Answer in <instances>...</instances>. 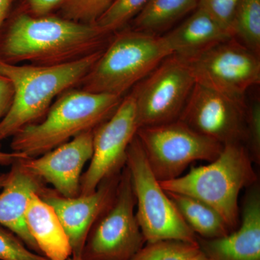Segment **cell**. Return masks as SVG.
I'll return each mask as SVG.
<instances>
[{
  "instance_id": "6da1fadb",
  "label": "cell",
  "mask_w": 260,
  "mask_h": 260,
  "mask_svg": "<svg viewBox=\"0 0 260 260\" xmlns=\"http://www.w3.org/2000/svg\"><path fill=\"white\" fill-rule=\"evenodd\" d=\"M112 37L95 24L11 10L0 28V60L10 64H66L107 47Z\"/></svg>"
},
{
  "instance_id": "484cf974",
  "label": "cell",
  "mask_w": 260,
  "mask_h": 260,
  "mask_svg": "<svg viewBox=\"0 0 260 260\" xmlns=\"http://www.w3.org/2000/svg\"><path fill=\"white\" fill-rule=\"evenodd\" d=\"M245 146L252 162L260 164V102L255 99L247 108Z\"/></svg>"
},
{
  "instance_id": "cb8c5ba5",
  "label": "cell",
  "mask_w": 260,
  "mask_h": 260,
  "mask_svg": "<svg viewBox=\"0 0 260 260\" xmlns=\"http://www.w3.org/2000/svg\"><path fill=\"white\" fill-rule=\"evenodd\" d=\"M114 0H63L59 16L79 23L94 24Z\"/></svg>"
},
{
  "instance_id": "d6a6232c",
  "label": "cell",
  "mask_w": 260,
  "mask_h": 260,
  "mask_svg": "<svg viewBox=\"0 0 260 260\" xmlns=\"http://www.w3.org/2000/svg\"><path fill=\"white\" fill-rule=\"evenodd\" d=\"M8 173H5V174L0 175V189H2L4 186L7 179H8Z\"/></svg>"
},
{
  "instance_id": "1f68e13d",
  "label": "cell",
  "mask_w": 260,
  "mask_h": 260,
  "mask_svg": "<svg viewBox=\"0 0 260 260\" xmlns=\"http://www.w3.org/2000/svg\"><path fill=\"white\" fill-rule=\"evenodd\" d=\"M188 260H210L209 258L204 253L202 252L201 250L199 252L197 253L195 255L191 256L190 259Z\"/></svg>"
},
{
  "instance_id": "4dcf8cb0",
  "label": "cell",
  "mask_w": 260,
  "mask_h": 260,
  "mask_svg": "<svg viewBox=\"0 0 260 260\" xmlns=\"http://www.w3.org/2000/svg\"><path fill=\"white\" fill-rule=\"evenodd\" d=\"M15 0H0V28L10 14Z\"/></svg>"
},
{
  "instance_id": "52a82bcc",
  "label": "cell",
  "mask_w": 260,
  "mask_h": 260,
  "mask_svg": "<svg viewBox=\"0 0 260 260\" xmlns=\"http://www.w3.org/2000/svg\"><path fill=\"white\" fill-rule=\"evenodd\" d=\"M136 200L129 171L121 170L115 195L92 225L84 244L83 260H130L145 245L135 215Z\"/></svg>"
},
{
  "instance_id": "5b68a950",
  "label": "cell",
  "mask_w": 260,
  "mask_h": 260,
  "mask_svg": "<svg viewBox=\"0 0 260 260\" xmlns=\"http://www.w3.org/2000/svg\"><path fill=\"white\" fill-rule=\"evenodd\" d=\"M173 54L162 36L133 30L116 34L82 80V90L122 97Z\"/></svg>"
},
{
  "instance_id": "7a4b0ae2",
  "label": "cell",
  "mask_w": 260,
  "mask_h": 260,
  "mask_svg": "<svg viewBox=\"0 0 260 260\" xmlns=\"http://www.w3.org/2000/svg\"><path fill=\"white\" fill-rule=\"evenodd\" d=\"M104 49L54 66L10 64L0 60V75L9 79L14 89L11 107L0 122V143L25 126L42 120L56 97L80 85Z\"/></svg>"
},
{
  "instance_id": "83f0119b",
  "label": "cell",
  "mask_w": 260,
  "mask_h": 260,
  "mask_svg": "<svg viewBox=\"0 0 260 260\" xmlns=\"http://www.w3.org/2000/svg\"><path fill=\"white\" fill-rule=\"evenodd\" d=\"M63 0H15V11L23 12L34 16L51 14L57 10Z\"/></svg>"
},
{
  "instance_id": "4316f807",
  "label": "cell",
  "mask_w": 260,
  "mask_h": 260,
  "mask_svg": "<svg viewBox=\"0 0 260 260\" xmlns=\"http://www.w3.org/2000/svg\"><path fill=\"white\" fill-rule=\"evenodd\" d=\"M238 2L239 0H199L198 8L206 12L220 26L233 36L232 22Z\"/></svg>"
},
{
  "instance_id": "7402d4cb",
  "label": "cell",
  "mask_w": 260,
  "mask_h": 260,
  "mask_svg": "<svg viewBox=\"0 0 260 260\" xmlns=\"http://www.w3.org/2000/svg\"><path fill=\"white\" fill-rule=\"evenodd\" d=\"M200 251L198 242L167 239L145 243L130 260H188Z\"/></svg>"
},
{
  "instance_id": "603a6c76",
  "label": "cell",
  "mask_w": 260,
  "mask_h": 260,
  "mask_svg": "<svg viewBox=\"0 0 260 260\" xmlns=\"http://www.w3.org/2000/svg\"><path fill=\"white\" fill-rule=\"evenodd\" d=\"M149 0H114L110 6L95 21V25L106 34L120 30L134 18Z\"/></svg>"
},
{
  "instance_id": "5bb4252c",
  "label": "cell",
  "mask_w": 260,
  "mask_h": 260,
  "mask_svg": "<svg viewBox=\"0 0 260 260\" xmlns=\"http://www.w3.org/2000/svg\"><path fill=\"white\" fill-rule=\"evenodd\" d=\"M93 131L82 133L40 156L20 160V165L51 184L59 194L78 196L83 168L93 155Z\"/></svg>"
},
{
  "instance_id": "f1b7e54d",
  "label": "cell",
  "mask_w": 260,
  "mask_h": 260,
  "mask_svg": "<svg viewBox=\"0 0 260 260\" xmlns=\"http://www.w3.org/2000/svg\"><path fill=\"white\" fill-rule=\"evenodd\" d=\"M14 96V89L9 79L0 75V122L8 114ZM1 148V144H0Z\"/></svg>"
},
{
  "instance_id": "3957f363",
  "label": "cell",
  "mask_w": 260,
  "mask_h": 260,
  "mask_svg": "<svg viewBox=\"0 0 260 260\" xmlns=\"http://www.w3.org/2000/svg\"><path fill=\"white\" fill-rule=\"evenodd\" d=\"M123 98L74 88L59 95L39 122L12 137L13 152L36 158L96 128L116 112Z\"/></svg>"
},
{
  "instance_id": "9a60e30c",
  "label": "cell",
  "mask_w": 260,
  "mask_h": 260,
  "mask_svg": "<svg viewBox=\"0 0 260 260\" xmlns=\"http://www.w3.org/2000/svg\"><path fill=\"white\" fill-rule=\"evenodd\" d=\"M240 225L218 239L198 237L202 252L210 260H260V186L259 181L246 189Z\"/></svg>"
},
{
  "instance_id": "277c9868",
  "label": "cell",
  "mask_w": 260,
  "mask_h": 260,
  "mask_svg": "<svg viewBox=\"0 0 260 260\" xmlns=\"http://www.w3.org/2000/svg\"><path fill=\"white\" fill-rule=\"evenodd\" d=\"M245 145L228 143L208 165L191 167L187 174L159 181L164 191L187 195L209 205L234 232L240 225L241 191L259 181Z\"/></svg>"
},
{
  "instance_id": "e0dca14e",
  "label": "cell",
  "mask_w": 260,
  "mask_h": 260,
  "mask_svg": "<svg viewBox=\"0 0 260 260\" xmlns=\"http://www.w3.org/2000/svg\"><path fill=\"white\" fill-rule=\"evenodd\" d=\"M25 222L41 254L49 260H68L73 255L69 239L54 209L34 193L25 212Z\"/></svg>"
},
{
  "instance_id": "2e32d148",
  "label": "cell",
  "mask_w": 260,
  "mask_h": 260,
  "mask_svg": "<svg viewBox=\"0 0 260 260\" xmlns=\"http://www.w3.org/2000/svg\"><path fill=\"white\" fill-rule=\"evenodd\" d=\"M11 166L8 179L0 192V225L14 233L30 250L41 254L25 225V212L31 195L34 193L40 194L47 184L25 170L20 160Z\"/></svg>"
},
{
  "instance_id": "ba28073f",
  "label": "cell",
  "mask_w": 260,
  "mask_h": 260,
  "mask_svg": "<svg viewBox=\"0 0 260 260\" xmlns=\"http://www.w3.org/2000/svg\"><path fill=\"white\" fill-rule=\"evenodd\" d=\"M136 135L149 167L159 181L180 177L197 160L213 161L221 153L224 145L200 134L179 119L142 126Z\"/></svg>"
},
{
  "instance_id": "ac0fdd59",
  "label": "cell",
  "mask_w": 260,
  "mask_h": 260,
  "mask_svg": "<svg viewBox=\"0 0 260 260\" xmlns=\"http://www.w3.org/2000/svg\"><path fill=\"white\" fill-rule=\"evenodd\" d=\"M162 37L173 54L185 59L234 38L199 8L184 23Z\"/></svg>"
},
{
  "instance_id": "d4e9b609",
  "label": "cell",
  "mask_w": 260,
  "mask_h": 260,
  "mask_svg": "<svg viewBox=\"0 0 260 260\" xmlns=\"http://www.w3.org/2000/svg\"><path fill=\"white\" fill-rule=\"evenodd\" d=\"M0 260H49L30 250L23 241L0 225Z\"/></svg>"
},
{
  "instance_id": "8fae6325",
  "label": "cell",
  "mask_w": 260,
  "mask_h": 260,
  "mask_svg": "<svg viewBox=\"0 0 260 260\" xmlns=\"http://www.w3.org/2000/svg\"><path fill=\"white\" fill-rule=\"evenodd\" d=\"M138 129L134 99L129 94L113 115L93 129V155L80 178L79 195L91 194L104 179L121 172Z\"/></svg>"
},
{
  "instance_id": "ffe728a7",
  "label": "cell",
  "mask_w": 260,
  "mask_h": 260,
  "mask_svg": "<svg viewBox=\"0 0 260 260\" xmlns=\"http://www.w3.org/2000/svg\"><path fill=\"white\" fill-rule=\"evenodd\" d=\"M199 0H149L134 18V30L158 35L198 7Z\"/></svg>"
},
{
  "instance_id": "4fadbf2b",
  "label": "cell",
  "mask_w": 260,
  "mask_h": 260,
  "mask_svg": "<svg viewBox=\"0 0 260 260\" xmlns=\"http://www.w3.org/2000/svg\"><path fill=\"white\" fill-rule=\"evenodd\" d=\"M121 172L104 179L91 194L66 198L46 186L39 194L55 211L69 239L73 255L80 256L92 225L115 195Z\"/></svg>"
},
{
  "instance_id": "d6986e66",
  "label": "cell",
  "mask_w": 260,
  "mask_h": 260,
  "mask_svg": "<svg viewBox=\"0 0 260 260\" xmlns=\"http://www.w3.org/2000/svg\"><path fill=\"white\" fill-rule=\"evenodd\" d=\"M166 192L197 237L205 239H218L232 232L221 215L209 205L187 195Z\"/></svg>"
},
{
  "instance_id": "30bf717a",
  "label": "cell",
  "mask_w": 260,
  "mask_h": 260,
  "mask_svg": "<svg viewBox=\"0 0 260 260\" xmlns=\"http://www.w3.org/2000/svg\"><path fill=\"white\" fill-rule=\"evenodd\" d=\"M185 60L196 83L240 100L260 83L259 56L235 38Z\"/></svg>"
},
{
  "instance_id": "7c38bea8",
  "label": "cell",
  "mask_w": 260,
  "mask_h": 260,
  "mask_svg": "<svg viewBox=\"0 0 260 260\" xmlns=\"http://www.w3.org/2000/svg\"><path fill=\"white\" fill-rule=\"evenodd\" d=\"M247 108L245 100L195 83L179 120L221 144L245 145Z\"/></svg>"
},
{
  "instance_id": "44dd1931",
  "label": "cell",
  "mask_w": 260,
  "mask_h": 260,
  "mask_svg": "<svg viewBox=\"0 0 260 260\" xmlns=\"http://www.w3.org/2000/svg\"><path fill=\"white\" fill-rule=\"evenodd\" d=\"M234 38L260 54V0H239L232 22Z\"/></svg>"
},
{
  "instance_id": "9c48e42d",
  "label": "cell",
  "mask_w": 260,
  "mask_h": 260,
  "mask_svg": "<svg viewBox=\"0 0 260 260\" xmlns=\"http://www.w3.org/2000/svg\"><path fill=\"white\" fill-rule=\"evenodd\" d=\"M195 80L185 59L172 54L133 87L139 128L179 120Z\"/></svg>"
},
{
  "instance_id": "f546056e",
  "label": "cell",
  "mask_w": 260,
  "mask_h": 260,
  "mask_svg": "<svg viewBox=\"0 0 260 260\" xmlns=\"http://www.w3.org/2000/svg\"><path fill=\"white\" fill-rule=\"evenodd\" d=\"M25 158H28V157L23 153L13 151L6 153L0 150V165H13L14 162Z\"/></svg>"
},
{
  "instance_id": "8992f818",
  "label": "cell",
  "mask_w": 260,
  "mask_h": 260,
  "mask_svg": "<svg viewBox=\"0 0 260 260\" xmlns=\"http://www.w3.org/2000/svg\"><path fill=\"white\" fill-rule=\"evenodd\" d=\"M125 166L136 200L135 215L145 242L172 239L198 242L196 234L152 172L137 135L128 147Z\"/></svg>"
},
{
  "instance_id": "836d02e7",
  "label": "cell",
  "mask_w": 260,
  "mask_h": 260,
  "mask_svg": "<svg viewBox=\"0 0 260 260\" xmlns=\"http://www.w3.org/2000/svg\"><path fill=\"white\" fill-rule=\"evenodd\" d=\"M68 260H83L80 256L72 255Z\"/></svg>"
}]
</instances>
